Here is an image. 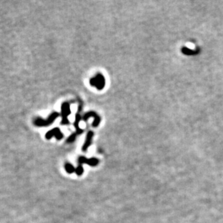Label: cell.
I'll use <instances>...</instances> for the list:
<instances>
[{"label": "cell", "instance_id": "cell-3", "mask_svg": "<svg viewBox=\"0 0 223 223\" xmlns=\"http://www.w3.org/2000/svg\"><path fill=\"white\" fill-rule=\"evenodd\" d=\"M70 113H71V110H70L69 104L68 103H64L62 105V124L67 125V124H69L68 116Z\"/></svg>", "mask_w": 223, "mask_h": 223}, {"label": "cell", "instance_id": "cell-8", "mask_svg": "<svg viewBox=\"0 0 223 223\" xmlns=\"http://www.w3.org/2000/svg\"><path fill=\"white\" fill-rule=\"evenodd\" d=\"M80 120H81L80 115H79V113H77L75 116V121H74V126L76 129V133H77V135H80V134H82V132H83V130L81 129L79 126V122H80Z\"/></svg>", "mask_w": 223, "mask_h": 223}, {"label": "cell", "instance_id": "cell-6", "mask_svg": "<svg viewBox=\"0 0 223 223\" xmlns=\"http://www.w3.org/2000/svg\"><path fill=\"white\" fill-rule=\"evenodd\" d=\"M90 117H93V118H94V121H93V127H96V126L99 125L100 122H101V118H100L99 116L94 111H90L88 112V113H85L82 119L85 121H86L89 118H90Z\"/></svg>", "mask_w": 223, "mask_h": 223}, {"label": "cell", "instance_id": "cell-10", "mask_svg": "<svg viewBox=\"0 0 223 223\" xmlns=\"http://www.w3.org/2000/svg\"><path fill=\"white\" fill-rule=\"evenodd\" d=\"M83 172H84V168L82 165H79L77 168H75V173L77 174L78 176H82V173H83Z\"/></svg>", "mask_w": 223, "mask_h": 223}, {"label": "cell", "instance_id": "cell-5", "mask_svg": "<svg viewBox=\"0 0 223 223\" xmlns=\"http://www.w3.org/2000/svg\"><path fill=\"white\" fill-rule=\"evenodd\" d=\"M54 136L57 138V140L62 139L64 137L63 134L62 133V132H61L59 128H54V129L49 131V132L46 134V138L47 139H51V137Z\"/></svg>", "mask_w": 223, "mask_h": 223}, {"label": "cell", "instance_id": "cell-1", "mask_svg": "<svg viewBox=\"0 0 223 223\" xmlns=\"http://www.w3.org/2000/svg\"><path fill=\"white\" fill-rule=\"evenodd\" d=\"M60 116L59 113L57 112H54L53 113H51L48 119L44 120L41 118H37L34 121V124L37 126H49L50 124H52L54 121V120Z\"/></svg>", "mask_w": 223, "mask_h": 223}, {"label": "cell", "instance_id": "cell-11", "mask_svg": "<svg viewBox=\"0 0 223 223\" xmlns=\"http://www.w3.org/2000/svg\"><path fill=\"white\" fill-rule=\"evenodd\" d=\"M77 133H73L71 135H70L69 137H68L67 139V142H69V143H72L74 142V140H75V138H76V136H77Z\"/></svg>", "mask_w": 223, "mask_h": 223}, {"label": "cell", "instance_id": "cell-7", "mask_svg": "<svg viewBox=\"0 0 223 223\" xmlns=\"http://www.w3.org/2000/svg\"><path fill=\"white\" fill-rule=\"evenodd\" d=\"M93 135H94V133H93V132H91V131L87 134L86 140H85V144H84L83 147H82V151H83V152H86L89 147L91 145L92 139H93Z\"/></svg>", "mask_w": 223, "mask_h": 223}, {"label": "cell", "instance_id": "cell-9", "mask_svg": "<svg viewBox=\"0 0 223 223\" xmlns=\"http://www.w3.org/2000/svg\"><path fill=\"white\" fill-rule=\"evenodd\" d=\"M64 168L65 171H66L67 173L69 174H72L73 173H75V168H74V167L72 165L70 164V163H67V164H65Z\"/></svg>", "mask_w": 223, "mask_h": 223}, {"label": "cell", "instance_id": "cell-2", "mask_svg": "<svg viewBox=\"0 0 223 223\" xmlns=\"http://www.w3.org/2000/svg\"><path fill=\"white\" fill-rule=\"evenodd\" d=\"M90 85L96 86V87H97L98 90H101L102 89H103L104 87H105V77H104L101 74H98L95 77L90 79Z\"/></svg>", "mask_w": 223, "mask_h": 223}, {"label": "cell", "instance_id": "cell-4", "mask_svg": "<svg viewBox=\"0 0 223 223\" xmlns=\"http://www.w3.org/2000/svg\"><path fill=\"white\" fill-rule=\"evenodd\" d=\"M78 163H79V165L87 164L90 166H96L99 163V160L97 158H95V157L87 159L85 157L81 156L78 159Z\"/></svg>", "mask_w": 223, "mask_h": 223}]
</instances>
